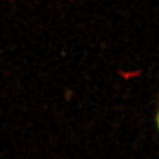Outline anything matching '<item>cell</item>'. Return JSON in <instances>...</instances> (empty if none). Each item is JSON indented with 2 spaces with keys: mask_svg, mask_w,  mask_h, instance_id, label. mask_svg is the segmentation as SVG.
<instances>
[{
  "mask_svg": "<svg viewBox=\"0 0 159 159\" xmlns=\"http://www.w3.org/2000/svg\"><path fill=\"white\" fill-rule=\"evenodd\" d=\"M157 125H158V129H159V111H158V114H157Z\"/></svg>",
  "mask_w": 159,
  "mask_h": 159,
  "instance_id": "cell-1",
  "label": "cell"
}]
</instances>
